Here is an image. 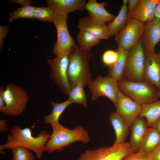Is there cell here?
<instances>
[{"mask_svg": "<svg viewBox=\"0 0 160 160\" xmlns=\"http://www.w3.org/2000/svg\"><path fill=\"white\" fill-rule=\"evenodd\" d=\"M10 133L7 135L6 143L0 145V153L4 154L2 150L24 147L34 152L38 159L41 158L45 151V146L50 136L43 130L40 132L37 137H33L30 128L26 127L22 129L19 125L13 126Z\"/></svg>", "mask_w": 160, "mask_h": 160, "instance_id": "cell-1", "label": "cell"}, {"mask_svg": "<svg viewBox=\"0 0 160 160\" xmlns=\"http://www.w3.org/2000/svg\"><path fill=\"white\" fill-rule=\"evenodd\" d=\"M92 52L76 45L69 54L68 74L71 89L78 84L88 86L93 79L89 70Z\"/></svg>", "mask_w": 160, "mask_h": 160, "instance_id": "cell-2", "label": "cell"}, {"mask_svg": "<svg viewBox=\"0 0 160 160\" xmlns=\"http://www.w3.org/2000/svg\"><path fill=\"white\" fill-rule=\"evenodd\" d=\"M50 125L52 132L45 146V151L49 154L56 150L61 151L73 143L80 141L86 144L90 140L88 131L81 126H76L73 129H71L60 123Z\"/></svg>", "mask_w": 160, "mask_h": 160, "instance_id": "cell-3", "label": "cell"}, {"mask_svg": "<svg viewBox=\"0 0 160 160\" xmlns=\"http://www.w3.org/2000/svg\"><path fill=\"white\" fill-rule=\"evenodd\" d=\"M119 91L142 105L158 100L159 90L145 80L132 81L122 79L117 82Z\"/></svg>", "mask_w": 160, "mask_h": 160, "instance_id": "cell-4", "label": "cell"}, {"mask_svg": "<svg viewBox=\"0 0 160 160\" xmlns=\"http://www.w3.org/2000/svg\"><path fill=\"white\" fill-rule=\"evenodd\" d=\"M145 56L140 39L128 51L122 79L132 81L145 80Z\"/></svg>", "mask_w": 160, "mask_h": 160, "instance_id": "cell-5", "label": "cell"}, {"mask_svg": "<svg viewBox=\"0 0 160 160\" xmlns=\"http://www.w3.org/2000/svg\"><path fill=\"white\" fill-rule=\"evenodd\" d=\"M6 105L2 111L9 116H18L26 109L29 101L27 92L20 86L8 84L4 92Z\"/></svg>", "mask_w": 160, "mask_h": 160, "instance_id": "cell-6", "label": "cell"}, {"mask_svg": "<svg viewBox=\"0 0 160 160\" xmlns=\"http://www.w3.org/2000/svg\"><path fill=\"white\" fill-rule=\"evenodd\" d=\"M133 153L129 142L125 141L110 147L87 150L78 160H122Z\"/></svg>", "mask_w": 160, "mask_h": 160, "instance_id": "cell-7", "label": "cell"}, {"mask_svg": "<svg viewBox=\"0 0 160 160\" xmlns=\"http://www.w3.org/2000/svg\"><path fill=\"white\" fill-rule=\"evenodd\" d=\"M67 15L56 14L52 21L57 30L56 42L53 48V52L56 57L69 54L76 45L69 33L67 25Z\"/></svg>", "mask_w": 160, "mask_h": 160, "instance_id": "cell-8", "label": "cell"}, {"mask_svg": "<svg viewBox=\"0 0 160 160\" xmlns=\"http://www.w3.org/2000/svg\"><path fill=\"white\" fill-rule=\"evenodd\" d=\"M69 54L47 60L51 68L50 78L58 85L63 93L67 95L71 89L68 74Z\"/></svg>", "mask_w": 160, "mask_h": 160, "instance_id": "cell-9", "label": "cell"}, {"mask_svg": "<svg viewBox=\"0 0 160 160\" xmlns=\"http://www.w3.org/2000/svg\"><path fill=\"white\" fill-rule=\"evenodd\" d=\"M144 30V23L136 19L127 21L124 28L114 38L118 47L127 50L141 39Z\"/></svg>", "mask_w": 160, "mask_h": 160, "instance_id": "cell-10", "label": "cell"}, {"mask_svg": "<svg viewBox=\"0 0 160 160\" xmlns=\"http://www.w3.org/2000/svg\"><path fill=\"white\" fill-rule=\"evenodd\" d=\"M92 93L91 99L96 100L105 96L115 105L119 91L117 82L109 76L103 77L98 75L88 85Z\"/></svg>", "mask_w": 160, "mask_h": 160, "instance_id": "cell-11", "label": "cell"}, {"mask_svg": "<svg viewBox=\"0 0 160 160\" xmlns=\"http://www.w3.org/2000/svg\"><path fill=\"white\" fill-rule=\"evenodd\" d=\"M116 112L124 119L129 127L139 114L141 105L124 95L120 91L117 96L116 104L115 105Z\"/></svg>", "mask_w": 160, "mask_h": 160, "instance_id": "cell-12", "label": "cell"}, {"mask_svg": "<svg viewBox=\"0 0 160 160\" xmlns=\"http://www.w3.org/2000/svg\"><path fill=\"white\" fill-rule=\"evenodd\" d=\"M141 40L145 53L155 52V46L160 41V19L155 18L144 23V30Z\"/></svg>", "mask_w": 160, "mask_h": 160, "instance_id": "cell-13", "label": "cell"}, {"mask_svg": "<svg viewBox=\"0 0 160 160\" xmlns=\"http://www.w3.org/2000/svg\"><path fill=\"white\" fill-rule=\"evenodd\" d=\"M144 78L160 91V52L145 53Z\"/></svg>", "mask_w": 160, "mask_h": 160, "instance_id": "cell-14", "label": "cell"}, {"mask_svg": "<svg viewBox=\"0 0 160 160\" xmlns=\"http://www.w3.org/2000/svg\"><path fill=\"white\" fill-rule=\"evenodd\" d=\"M159 0H139L133 11L128 15V20L136 19L144 23L155 17L156 7Z\"/></svg>", "mask_w": 160, "mask_h": 160, "instance_id": "cell-15", "label": "cell"}, {"mask_svg": "<svg viewBox=\"0 0 160 160\" xmlns=\"http://www.w3.org/2000/svg\"><path fill=\"white\" fill-rule=\"evenodd\" d=\"M79 30L88 32L99 40L108 39L110 37L107 25L88 17L81 18L78 23Z\"/></svg>", "mask_w": 160, "mask_h": 160, "instance_id": "cell-16", "label": "cell"}, {"mask_svg": "<svg viewBox=\"0 0 160 160\" xmlns=\"http://www.w3.org/2000/svg\"><path fill=\"white\" fill-rule=\"evenodd\" d=\"M47 6L56 14L67 15L75 11H82L87 3L85 0H47Z\"/></svg>", "mask_w": 160, "mask_h": 160, "instance_id": "cell-17", "label": "cell"}, {"mask_svg": "<svg viewBox=\"0 0 160 160\" xmlns=\"http://www.w3.org/2000/svg\"><path fill=\"white\" fill-rule=\"evenodd\" d=\"M108 4L106 1L98 3L96 0H89L84 6V9L88 11L89 17L105 23L111 22L116 17L105 9V7Z\"/></svg>", "mask_w": 160, "mask_h": 160, "instance_id": "cell-18", "label": "cell"}, {"mask_svg": "<svg viewBox=\"0 0 160 160\" xmlns=\"http://www.w3.org/2000/svg\"><path fill=\"white\" fill-rule=\"evenodd\" d=\"M148 127L146 119L139 116L131 125V134L129 142L134 152L138 151L140 144Z\"/></svg>", "mask_w": 160, "mask_h": 160, "instance_id": "cell-19", "label": "cell"}, {"mask_svg": "<svg viewBox=\"0 0 160 160\" xmlns=\"http://www.w3.org/2000/svg\"><path fill=\"white\" fill-rule=\"evenodd\" d=\"M109 120L115 133V139L113 145L125 142L128 136L130 127L126 124L123 117L116 111L110 114Z\"/></svg>", "mask_w": 160, "mask_h": 160, "instance_id": "cell-20", "label": "cell"}, {"mask_svg": "<svg viewBox=\"0 0 160 160\" xmlns=\"http://www.w3.org/2000/svg\"><path fill=\"white\" fill-rule=\"evenodd\" d=\"M118 58L115 63L108 67L109 76L117 82L122 80L124 72L129 50L118 47Z\"/></svg>", "mask_w": 160, "mask_h": 160, "instance_id": "cell-21", "label": "cell"}, {"mask_svg": "<svg viewBox=\"0 0 160 160\" xmlns=\"http://www.w3.org/2000/svg\"><path fill=\"white\" fill-rule=\"evenodd\" d=\"M160 143V132L153 127H148L140 144L138 151L148 154Z\"/></svg>", "mask_w": 160, "mask_h": 160, "instance_id": "cell-22", "label": "cell"}, {"mask_svg": "<svg viewBox=\"0 0 160 160\" xmlns=\"http://www.w3.org/2000/svg\"><path fill=\"white\" fill-rule=\"evenodd\" d=\"M12 3H17L21 5L17 10L9 15V20L12 22L20 18H34L36 7L31 5L32 2L28 0H11Z\"/></svg>", "mask_w": 160, "mask_h": 160, "instance_id": "cell-23", "label": "cell"}, {"mask_svg": "<svg viewBox=\"0 0 160 160\" xmlns=\"http://www.w3.org/2000/svg\"><path fill=\"white\" fill-rule=\"evenodd\" d=\"M128 10L127 5L123 4L118 14L107 27L111 37L117 35L125 27L128 20Z\"/></svg>", "mask_w": 160, "mask_h": 160, "instance_id": "cell-24", "label": "cell"}, {"mask_svg": "<svg viewBox=\"0 0 160 160\" xmlns=\"http://www.w3.org/2000/svg\"><path fill=\"white\" fill-rule=\"evenodd\" d=\"M139 116L144 118L148 126L151 127L160 116V100L150 104L142 105Z\"/></svg>", "mask_w": 160, "mask_h": 160, "instance_id": "cell-25", "label": "cell"}, {"mask_svg": "<svg viewBox=\"0 0 160 160\" xmlns=\"http://www.w3.org/2000/svg\"><path fill=\"white\" fill-rule=\"evenodd\" d=\"M72 103L68 99L61 103L51 102L52 106L51 112L44 116L43 122L45 124H59V118L66 108Z\"/></svg>", "mask_w": 160, "mask_h": 160, "instance_id": "cell-26", "label": "cell"}, {"mask_svg": "<svg viewBox=\"0 0 160 160\" xmlns=\"http://www.w3.org/2000/svg\"><path fill=\"white\" fill-rule=\"evenodd\" d=\"M85 86L81 83L78 84L72 88L69 93L68 100L72 103H76L83 105L87 107L88 105L87 98L84 89Z\"/></svg>", "mask_w": 160, "mask_h": 160, "instance_id": "cell-27", "label": "cell"}, {"mask_svg": "<svg viewBox=\"0 0 160 160\" xmlns=\"http://www.w3.org/2000/svg\"><path fill=\"white\" fill-rule=\"evenodd\" d=\"M77 40L79 47L84 50H90L97 44L100 40L87 31L79 30L77 35Z\"/></svg>", "mask_w": 160, "mask_h": 160, "instance_id": "cell-28", "label": "cell"}, {"mask_svg": "<svg viewBox=\"0 0 160 160\" xmlns=\"http://www.w3.org/2000/svg\"><path fill=\"white\" fill-rule=\"evenodd\" d=\"M55 14L48 6L36 7L34 18L41 22H52Z\"/></svg>", "mask_w": 160, "mask_h": 160, "instance_id": "cell-29", "label": "cell"}, {"mask_svg": "<svg viewBox=\"0 0 160 160\" xmlns=\"http://www.w3.org/2000/svg\"><path fill=\"white\" fill-rule=\"evenodd\" d=\"M13 158L11 160H35V157L29 149L17 147L12 149Z\"/></svg>", "mask_w": 160, "mask_h": 160, "instance_id": "cell-30", "label": "cell"}, {"mask_svg": "<svg viewBox=\"0 0 160 160\" xmlns=\"http://www.w3.org/2000/svg\"><path fill=\"white\" fill-rule=\"evenodd\" d=\"M118 57V54L117 51L109 50L106 51L103 54L102 60L103 64L109 67L115 63Z\"/></svg>", "mask_w": 160, "mask_h": 160, "instance_id": "cell-31", "label": "cell"}, {"mask_svg": "<svg viewBox=\"0 0 160 160\" xmlns=\"http://www.w3.org/2000/svg\"><path fill=\"white\" fill-rule=\"evenodd\" d=\"M122 160H150L147 154L139 151L134 152Z\"/></svg>", "mask_w": 160, "mask_h": 160, "instance_id": "cell-32", "label": "cell"}, {"mask_svg": "<svg viewBox=\"0 0 160 160\" xmlns=\"http://www.w3.org/2000/svg\"><path fill=\"white\" fill-rule=\"evenodd\" d=\"M9 30V27L7 25L0 26V52L2 51L4 40Z\"/></svg>", "mask_w": 160, "mask_h": 160, "instance_id": "cell-33", "label": "cell"}, {"mask_svg": "<svg viewBox=\"0 0 160 160\" xmlns=\"http://www.w3.org/2000/svg\"><path fill=\"white\" fill-rule=\"evenodd\" d=\"M147 154L150 160H160V143L153 150Z\"/></svg>", "mask_w": 160, "mask_h": 160, "instance_id": "cell-34", "label": "cell"}, {"mask_svg": "<svg viewBox=\"0 0 160 160\" xmlns=\"http://www.w3.org/2000/svg\"><path fill=\"white\" fill-rule=\"evenodd\" d=\"M5 89L4 86L0 87V111L1 112L6 105L4 96Z\"/></svg>", "mask_w": 160, "mask_h": 160, "instance_id": "cell-35", "label": "cell"}, {"mask_svg": "<svg viewBox=\"0 0 160 160\" xmlns=\"http://www.w3.org/2000/svg\"><path fill=\"white\" fill-rule=\"evenodd\" d=\"M139 0H129L127 7L128 15L130 14L134 10L137 5Z\"/></svg>", "mask_w": 160, "mask_h": 160, "instance_id": "cell-36", "label": "cell"}, {"mask_svg": "<svg viewBox=\"0 0 160 160\" xmlns=\"http://www.w3.org/2000/svg\"><path fill=\"white\" fill-rule=\"evenodd\" d=\"M8 120L6 119H1L0 120V132L2 133L6 132L7 130Z\"/></svg>", "mask_w": 160, "mask_h": 160, "instance_id": "cell-37", "label": "cell"}, {"mask_svg": "<svg viewBox=\"0 0 160 160\" xmlns=\"http://www.w3.org/2000/svg\"><path fill=\"white\" fill-rule=\"evenodd\" d=\"M155 18L160 19V0L155 8Z\"/></svg>", "mask_w": 160, "mask_h": 160, "instance_id": "cell-38", "label": "cell"}, {"mask_svg": "<svg viewBox=\"0 0 160 160\" xmlns=\"http://www.w3.org/2000/svg\"><path fill=\"white\" fill-rule=\"evenodd\" d=\"M151 127H153L160 132V116L156 120Z\"/></svg>", "mask_w": 160, "mask_h": 160, "instance_id": "cell-39", "label": "cell"}, {"mask_svg": "<svg viewBox=\"0 0 160 160\" xmlns=\"http://www.w3.org/2000/svg\"><path fill=\"white\" fill-rule=\"evenodd\" d=\"M129 0H123V4L127 5L129 2Z\"/></svg>", "mask_w": 160, "mask_h": 160, "instance_id": "cell-40", "label": "cell"}, {"mask_svg": "<svg viewBox=\"0 0 160 160\" xmlns=\"http://www.w3.org/2000/svg\"><path fill=\"white\" fill-rule=\"evenodd\" d=\"M159 97L160 98V91H159Z\"/></svg>", "mask_w": 160, "mask_h": 160, "instance_id": "cell-41", "label": "cell"}, {"mask_svg": "<svg viewBox=\"0 0 160 160\" xmlns=\"http://www.w3.org/2000/svg\"><path fill=\"white\" fill-rule=\"evenodd\" d=\"M159 48H160V45H159Z\"/></svg>", "mask_w": 160, "mask_h": 160, "instance_id": "cell-42", "label": "cell"}]
</instances>
